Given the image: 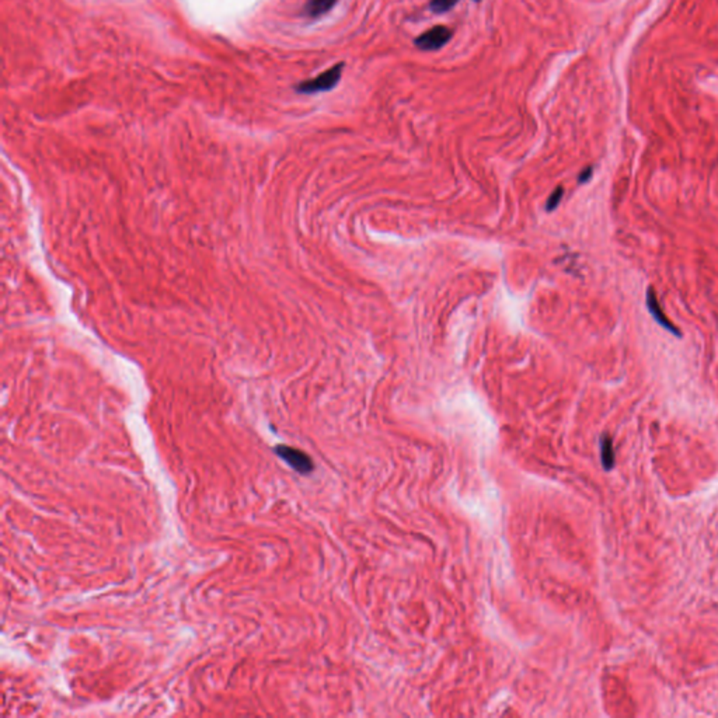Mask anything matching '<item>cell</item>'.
Instances as JSON below:
<instances>
[{"label":"cell","instance_id":"ba28073f","mask_svg":"<svg viewBox=\"0 0 718 718\" xmlns=\"http://www.w3.org/2000/svg\"><path fill=\"white\" fill-rule=\"evenodd\" d=\"M561 198H563V188L558 187V188H556V190L552 193V195L549 197L547 204H546V209H547V210H553V209H556L557 205L560 204Z\"/></svg>","mask_w":718,"mask_h":718},{"label":"cell","instance_id":"277c9868","mask_svg":"<svg viewBox=\"0 0 718 718\" xmlns=\"http://www.w3.org/2000/svg\"><path fill=\"white\" fill-rule=\"evenodd\" d=\"M647 305H649L650 312L653 313V316L655 317V320L660 323V325H662V326H664L666 330H669L671 333L679 336V330H677L673 325H671V321L666 318V316L664 314L662 309L660 307L658 301H657V296H655V292H654L653 288H650L649 292H647Z\"/></svg>","mask_w":718,"mask_h":718},{"label":"cell","instance_id":"30bf717a","mask_svg":"<svg viewBox=\"0 0 718 718\" xmlns=\"http://www.w3.org/2000/svg\"><path fill=\"white\" fill-rule=\"evenodd\" d=\"M475 2H480V0H475Z\"/></svg>","mask_w":718,"mask_h":718},{"label":"cell","instance_id":"9c48e42d","mask_svg":"<svg viewBox=\"0 0 718 718\" xmlns=\"http://www.w3.org/2000/svg\"><path fill=\"white\" fill-rule=\"evenodd\" d=\"M591 173H592V168H591V167H588L585 171H583L581 175H580V182H581V183H585L587 180L591 177Z\"/></svg>","mask_w":718,"mask_h":718},{"label":"cell","instance_id":"8992f818","mask_svg":"<svg viewBox=\"0 0 718 718\" xmlns=\"http://www.w3.org/2000/svg\"><path fill=\"white\" fill-rule=\"evenodd\" d=\"M600 455H602L603 468H605L606 470L613 469V466H615V452H613L612 439H610L607 435H605V437L602 438V442H600Z\"/></svg>","mask_w":718,"mask_h":718},{"label":"cell","instance_id":"3957f363","mask_svg":"<svg viewBox=\"0 0 718 718\" xmlns=\"http://www.w3.org/2000/svg\"><path fill=\"white\" fill-rule=\"evenodd\" d=\"M275 452L283 461L288 463L291 468L294 470H296L298 473L307 475V473H310L313 470L312 459L305 452H302L299 449L281 445V446H276Z\"/></svg>","mask_w":718,"mask_h":718},{"label":"cell","instance_id":"5b68a950","mask_svg":"<svg viewBox=\"0 0 718 718\" xmlns=\"http://www.w3.org/2000/svg\"><path fill=\"white\" fill-rule=\"evenodd\" d=\"M338 0H307L305 6V14L310 19H318L327 14Z\"/></svg>","mask_w":718,"mask_h":718},{"label":"cell","instance_id":"52a82bcc","mask_svg":"<svg viewBox=\"0 0 718 718\" xmlns=\"http://www.w3.org/2000/svg\"><path fill=\"white\" fill-rule=\"evenodd\" d=\"M459 0H431V10L434 13H446L457 5Z\"/></svg>","mask_w":718,"mask_h":718},{"label":"cell","instance_id":"6da1fadb","mask_svg":"<svg viewBox=\"0 0 718 718\" xmlns=\"http://www.w3.org/2000/svg\"><path fill=\"white\" fill-rule=\"evenodd\" d=\"M342 70H344V63H337L333 67H330L329 70L323 72L321 75L316 76L314 79H310V80H306V82H302L301 85H298L296 91L303 93V94L329 91V90L334 89L338 85V82L341 80Z\"/></svg>","mask_w":718,"mask_h":718},{"label":"cell","instance_id":"7a4b0ae2","mask_svg":"<svg viewBox=\"0 0 718 718\" xmlns=\"http://www.w3.org/2000/svg\"><path fill=\"white\" fill-rule=\"evenodd\" d=\"M452 30L445 25H435L422 32L415 39L414 44L421 51H438L445 47L452 39Z\"/></svg>","mask_w":718,"mask_h":718}]
</instances>
